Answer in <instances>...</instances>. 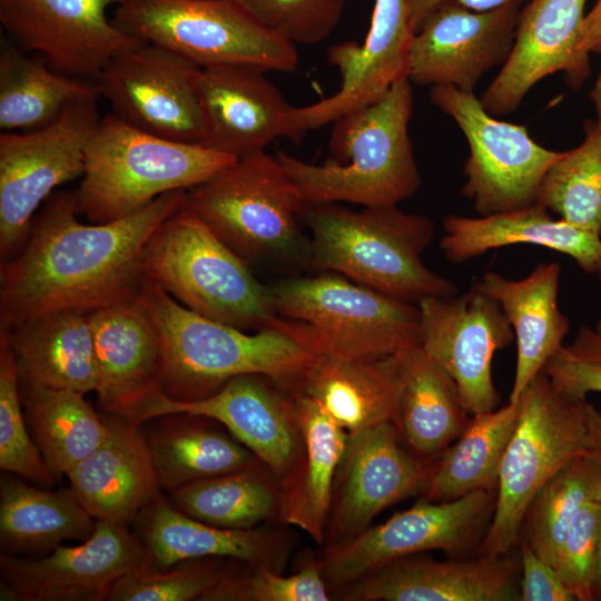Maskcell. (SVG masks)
<instances>
[{
	"mask_svg": "<svg viewBox=\"0 0 601 601\" xmlns=\"http://www.w3.org/2000/svg\"><path fill=\"white\" fill-rule=\"evenodd\" d=\"M185 197L186 190H174L128 217L83 224L76 190L52 194L20 252L1 262L0 329L51 312H90L138 295L145 246Z\"/></svg>",
	"mask_w": 601,
	"mask_h": 601,
	"instance_id": "obj_1",
	"label": "cell"
},
{
	"mask_svg": "<svg viewBox=\"0 0 601 601\" xmlns=\"http://www.w3.org/2000/svg\"><path fill=\"white\" fill-rule=\"evenodd\" d=\"M412 110V82L404 79L333 122L332 157L325 162H306L282 150L276 157L305 204L398 205L422 183L408 132Z\"/></svg>",
	"mask_w": 601,
	"mask_h": 601,
	"instance_id": "obj_2",
	"label": "cell"
},
{
	"mask_svg": "<svg viewBox=\"0 0 601 601\" xmlns=\"http://www.w3.org/2000/svg\"><path fill=\"white\" fill-rule=\"evenodd\" d=\"M139 297L160 335V388L175 401L208 397L243 374L267 375L295 393L318 357L277 328L249 334L205 318L146 278Z\"/></svg>",
	"mask_w": 601,
	"mask_h": 601,
	"instance_id": "obj_3",
	"label": "cell"
},
{
	"mask_svg": "<svg viewBox=\"0 0 601 601\" xmlns=\"http://www.w3.org/2000/svg\"><path fill=\"white\" fill-rule=\"evenodd\" d=\"M302 219L312 233L309 265L414 304L457 294L453 282L422 260L435 233L426 216L397 205L353 210L305 204Z\"/></svg>",
	"mask_w": 601,
	"mask_h": 601,
	"instance_id": "obj_4",
	"label": "cell"
},
{
	"mask_svg": "<svg viewBox=\"0 0 601 601\" xmlns=\"http://www.w3.org/2000/svg\"><path fill=\"white\" fill-rule=\"evenodd\" d=\"M236 159L205 145L151 135L109 114L87 145L77 210L93 224L118 220L164 194L208 180Z\"/></svg>",
	"mask_w": 601,
	"mask_h": 601,
	"instance_id": "obj_5",
	"label": "cell"
},
{
	"mask_svg": "<svg viewBox=\"0 0 601 601\" xmlns=\"http://www.w3.org/2000/svg\"><path fill=\"white\" fill-rule=\"evenodd\" d=\"M285 332L318 356L396 354L421 346V311L341 275L289 277L270 287Z\"/></svg>",
	"mask_w": 601,
	"mask_h": 601,
	"instance_id": "obj_6",
	"label": "cell"
},
{
	"mask_svg": "<svg viewBox=\"0 0 601 601\" xmlns=\"http://www.w3.org/2000/svg\"><path fill=\"white\" fill-rule=\"evenodd\" d=\"M142 272L191 312L246 332L270 328L277 317L270 287L200 218L183 206L151 235Z\"/></svg>",
	"mask_w": 601,
	"mask_h": 601,
	"instance_id": "obj_7",
	"label": "cell"
},
{
	"mask_svg": "<svg viewBox=\"0 0 601 601\" xmlns=\"http://www.w3.org/2000/svg\"><path fill=\"white\" fill-rule=\"evenodd\" d=\"M304 205L276 155L265 150L186 190L184 204L244 260L309 264L311 239L298 226Z\"/></svg>",
	"mask_w": 601,
	"mask_h": 601,
	"instance_id": "obj_8",
	"label": "cell"
},
{
	"mask_svg": "<svg viewBox=\"0 0 601 601\" xmlns=\"http://www.w3.org/2000/svg\"><path fill=\"white\" fill-rule=\"evenodd\" d=\"M520 414L504 453L482 555H506L519 543L528 508L542 486L574 457L588 453L590 437L581 401L561 396L540 372L519 396Z\"/></svg>",
	"mask_w": 601,
	"mask_h": 601,
	"instance_id": "obj_9",
	"label": "cell"
},
{
	"mask_svg": "<svg viewBox=\"0 0 601 601\" xmlns=\"http://www.w3.org/2000/svg\"><path fill=\"white\" fill-rule=\"evenodd\" d=\"M115 23L199 67L242 63L290 72L297 47L272 32L234 0H121Z\"/></svg>",
	"mask_w": 601,
	"mask_h": 601,
	"instance_id": "obj_10",
	"label": "cell"
},
{
	"mask_svg": "<svg viewBox=\"0 0 601 601\" xmlns=\"http://www.w3.org/2000/svg\"><path fill=\"white\" fill-rule=\"evenodd\" d=\"M430 100L457 124L466 138L469 157L461 193L480 216L535 203L545 173L562 151L538 144L524 126L489 114L474 92L433 86Z\"/></svg>",
	"mask_w": 601,
	"mask_h": 601,
	"instance_id": "obj_11",
	"label": "cell"
},
{
	"mask_svg": "<svg viewBox=\"0 0 601 601\" xmlns=\"http://www.w3.org/2000/svg\"><path fill=\"white\" fill-rule=\"evenodd\" d=\"M97 98L70 104L49 126L0 135V257L23 247L40 204L82 176L87 145L100 120Z\"/></svg>",
	"mask_w": 601,
	"mask_h": 601,
	"instance_id": "obj_12",
	"label": "cell"
},
{
	"mask_svg": "<svg viewBox=\"0 0 601 601\" xmlns=\"http://www.w3.org/2000/svg\"><path fill=\"white\" fill-rule=\"evenodd\" d=\"M495 491L481 490L456 500L432 502L422 497L357 536L325 544L321 554L323 577L339 590L383 565L431 550L460 554L481 543L493 515Z\"/></svg>",
	"mask_w": 601,
	"mask_h": 601,
	"instance_id": "obj_13",
	"label": "cell"
},
{
	"mask_svg": "<svg viewBox=\"0 0 601 601\" xmlns=\"http://www.w3.org/2000/svg\"><path fill=\"white\" fill-rule=\"evenodd\" d=\"M168 414L201 415L220 423L278 483L295 471L303 453L295 395L267 375L235 376L210 396L191 402L175 401L156 387L120 416L141 426Z\"/></svg>",
	"mask_w": 601,
	"mask_h": 601,
	"instance_id": "obj_14",
	"label": "cell"
},
{
	"mask_svg": "<svg viewBox=\"0 0 601 601\" xmlns=\"http://www.w3.org/2000/svg\"><path fill=\"white\" fill-rule=\"evenodd\" d=\"M200 70L177 52L145 42L114 58L95 85L111 114L126 124L165 139L204 145Z\"/></svg>",
	"mask_w": 601,
	"mask_h": 601,
	"instance_id": "obj_15",
	"label": "cell"
},
{
	"mask_svg": "<svg viewBox=\"0 0 601 601\" xmlns=\"http://www.w3.org/2000/svg\"><path fill=\"white\" fill-rule=\"evenodd\" d=\"M121 0H0V22L16 45L36 51L56 71L96 82L117 56L146 41L107 12Z\"/></svg>",
	"mask_w": 601,
	"mask_h": 601,
	"instance_id": "obj_16",
	"label": "cell"
},
{
	"mask_svg": "<svg viewBox=\"0 0 601 601\" xmlns=\"http://www.w3.org/2000/svg\"><path fill=\"white\" fill-rule=\"evenodd\" d=\"M148 562L146 549L127 524L96 520L92 534L76 546L56 545L38 559L0 554L1 600L101 601L126 573Z\"/></svg>",
	"mask_w": 601,
	"mask_h": 601,
	"instance_id": "obj_17",
	"label": "cell"
},
{
	"mask_svg": "<svg viewBox=\"0 0 601 601\" xmlns=\"http://www.w3.org/2000/svg\"><path fill=\"white\" fill-rule=\"evenodd\" d=\"M421 311V348L455 381L470 415L497 408L492 377L495 352L514 341L500 305L474 286L447 297H427Z\"/></svg>",
	"mask_w": 601,
	"mask_h": 601,
	"instance_id": "obj_18",
	"label": "cell"
},
{
	"mask_svg": "<svg viewBox=\"0 0 601 601\" xmlns=\"http://www.w3.org/2000/svg\"><path fill=\"white\" fill-rule=\"evenodd\" d=\"M403 443L392 422L348 434L335 477L324 544L357 536L386 508L423 493L437 459L422 460Z\"/></svg>",
	"mask_w": 601,
	"mask_h": 601,
	"instance_id": "obj_19",
	"label": "cell"
},
{
	"mask_svg": "<svg viewBox=\"0 0 601 601\" xmlns=\"http://www.w3.org/2000/svg\"><path fill=\"white\" fill-rule=\"evenodd\" d=\"M414 35L411 0H375L371 26L362 43L349 40L327 49V61L338 70L341 86L327 98L294 107L292 140L298 142L308 130L333 124L375 102L393 85L408 79Z\"/></svg>",
	"mask_w": 601,
	"mask_h": 601,
	"instance_id": "obj_20",
	"label": "cell"
},
{
	"mask_svg": "<svg viewBox=\"0 0 601 601\" xmlns=\"http://www.w3.org/2000/svg\"><path fill=\"white\" fill-rule=\"evenodd\" d=\"M521 9L504 6L479 11L443 0L414 35L408 80L474 92L483 76L509 58Z\"/></svg>",
	"mask_w": 601,
	"mask_h": 601,
	"instance_id": "obj_21",
	"label": "cell"
},
{
	"mask_svg": "<svg viewBox=\"0 0 601 601\" xmlns=\"http://www.w3.org/2000/svg\"><path fill=\"white\" fill-rule=\"evenodd\" d=\"M587 0H530L520 12L511 53L480 100L495 117L518 109L542 79L563 72L580 88L590 75V57L580 49Z\"/></svg>",
	"mask_w": 601,
	"mask_h": 601,
	"instance_id": "obj_22",
	"label": "cell"
},
{
	"mask_svg": "<svg viewBox=\"0 0 601 601\" xmlns=\"http://www.w3.org/2000/svg\"><path fill=\"white\" fill-rule=\"evenodd\" d=\"M250 65L203 67L198 80L206 124L205 146L240 158L263 151L277 138H292L290 106L266 77Z\"/></svg>",
	"mask_w": 601,
	"mask_h": 601,
	"instance_id": "obj_23",
	"label": "cell"
},
{
	"mask_svg": "<svg viewBox=\"0 0 601 601\" xmlns=\"http://www.w3.org/2000/svg\"><path fill=\"white\" fill-rule=\"evenodd\" d=\"M509 554L437 561L410 555L337 590L346 601H520Z\"/></svg>",
	"mask_w": 601,
	"mask_h": 601,
	"instance_id": "obj_24",
	"label": "cell"
},
{
	"mask_svg": "<svg viewBox=\"0 0 601 601\" xmlns=\"http://www.w3.org/2000/svg\"><path fill=\"white\" fill-rule=\"evenodd\" d=\"M96 364L98 403L121 415L156 387L162 365L158 328L139 294L88 312Z\"/></svg>",
	"mask_w": 601,
	"mask_h": 601,
	"instance_id": "obj_25",
	"label": "cell"
},
{
	"mask_svg": "<svg viewBox=\"0 0 601 601\" xmlns=\"http://www.w3.org/2000/svg\"><path fill=\"white\" fill-rule=\"evenodd\" d=\"M148 563L168 568L179 562L221 558L266 565L283 572L290 552L289 535L269 525L233 530L198 521L161 494L136 518Z\"/></svg>",
	"mask_w": 601,
	"mask_h": 601,
	"instance_id": "obj_26",
	"label": "cell"
},
{
	"mask_svg": "<svg viewBox=\"0 0 601 601\" xmlns=\"http://www.w3.org/2000/svg\"><path fill=\"white\" fill-rule=\"evenodd\" d=\"M106 421V440L67 476L77 499L96 520L128 524L161 489L140 426L116 414H108Z\"/></svg>",
	"mask_w": 601,
	"mask_h": 601,
	"instance_id": "obj_27",
	"label": "cell"
},
{
	"mask_svg": "<svg viewBox=\"0 0 601 601\" xmlns=\"http://www.w3.org/2000/svg\"><path fill=\"white\" fill-rule=\"evenodd\" d=\"M561 265L542 263L521 279L486 272L473 285L494 299L505 314L516 342V366L509 401L519 398L562 346L570 319L558 303Z\"/></svg>",
	"mask_w": 601,
	"mask_h": 601,
	"instance_id": "obj_28",
	"label": "cell"
},
{
	"mask_svg": "<svg viewBox=\"0 0 601 601\" xmlns=\"http://www.w3.org/2000/svg\"><path fill=\"white\" fill-rule=\"evenodd\" d=\"M401 385L402 352L318 356L297 392L314 400L348 434H355L394 422Z\"/></svg>",
	"mask_w": 601,
	"mask_h": 601,
	"instance_id": "obj_29",
	"label": "cell"
},
{
	"mask_svg": "<svg viewBox=\"0 0 601 601\" xmlns=\"http://www.w3.org/2000/svg\"><path fill=\"white\" fill-rule=\"evenodd\" d=\"M443 229L440 247L452 263H463L495 248L530 244L570 256L588 274L595 273L601 264V236L554 219L536 203L480 217L451 214L444 218Z\"/></svg>",
	"mask_w": 601,
	"mask_h": 601,
	"instance_id": "obj_30",
	"label": "cell"
},
{
	"mask_svg": "<svg viewBox=\"0 0 601 601\" xmlns=\"http://www.w3.org/2000/svg\"><path fill=\"white\" fill-rule=\"evenodd\" d=\"M0 343L11 349L21 383L96 392L98 375L88 312L40 315L0 329Z\"/></svg>",
	"mask_w": 601,
	"mask_h": 601,
	"instance_id": "obj_31",
	"label": "cell"
},
{
	"mask_svg": "<svg viewBox=\"0 0 601 601\" xmlns=\"http://www.w3.org/2000/svg\"><path fill=\"white\" fill-rule=\"evenodd\" d=\"M295 406L303 453L280 489L279 522L295 525L324 544L334 483L348 433L307 395L296 392Z\"/></svg>",
	"mask_w": 601,
	"mask_h": 601,
	"instance_id": "obj_32",
	"label": "cell"
},
{
	"mask_svg": "<svg viewBox=\"0 0 601 601\" xmlns=\"http://www.w3.org/2000/svg\"><path fill=\"white\" fill-rule=\"evenodd\" d=\"M155 423L145 442L161 490L250 467L262 462L220 423L191 414H168Z\"/></svg>",
	"mask_w": 601,
	"mask_h": 601,
	"instance_id": "obj_33",
	"label": "cell"
},
{
	"mask_svg": "<svg viewBox=\"0 0 601 601\" xmlns=\"http://www.w3.org/2000/svg\"><path fill=\"white\" fill-rule=\"evenodd\" d=\"M452 376L420 346L402 352V385L393 424L417 457L435 461L470 418Z\"/></svg>",
	"mask_w": 601,
	"mask_h": 601,
	"instance_id": "obj_34",
	"label": "cell"
},
{
	"mask_svg": "<svg viewBox=\"0 0 601 601\" xmlns=\"http://www.w3.org/2000/svg\"><path fill=\"white\" fill-rule=\"evenodd\" d=\"M93 82L53 70L43 57L32 58L1 38L0 128L29 132L55 122L72 102L98 97Z\"/></svg>",
	"mask_w": 601,
	"mask_h": 601,
	"instance_id": "obj_35",
	"label": "cell"
},
{
	"mask_svg": "<svg viewBox=\"0 0 601 601\" xmlns=\"http://www.w3.org/2000/svg\"><path fill=\"white\" fill-rule=\"evenodd\" d=\"M96 519L69 489L56 491L2 476L0 540L11 551H51L65 540L86 541Z\"/></svg>",
	"mask_w": 601,
	"mask_h": 601,
	"instance_id": "obj_36",
	"label": "cell"
},
{
	"mask_svg": "<svg viewBox=\"0 0 601 601\" xmlns=\"http://www.w3.org/2000/svg\"><path fill=\"white\" fill-rule=\"evenodd\" d=\"M519 414L516 400L501 408L471 415L464 432L435 461L423 497L446 502L475 491H495Z\"/></svg>",
	"mask_w": 601,
	"mask_h": 601,
	"instance_id": "obj_37",
	"label": "cell"
},
{
	"mask_svg": "<svg viewBox=\"0 0 601 601\" xmlns=\"http://www.w3.org/2000/svg\"><path fill=\"white\" fill-rule=\"evenodd\" d=\"M21 384V400L35 442L55 476L67 475L106 440V417L80 392Z\"/></svg>",
	"mask_w": 601,
	"mask_h": 601,
	"instance_id": "obj_38",
	"label": "cell"
},
{
	"mask_svg": "<svg viewBox=\"0 0 601 601\" xmlns=\"http://www.w3.org/2000/svg\"><path fill=\"white\" fill-rule=\"evenodd\" d=\"M168 501L180 512L224 529L249 530L279 522V483L263 462L187 484L169 493Z\"/></svg>",
	"mask_w": 601,
	"mask_h": 601,
	"instance_id": "obj_39",
	"label": "cell"
},
{
	"mask_svg": "<svg viewBox=\"0 0 601 601\" xmlns=\"http://www.w3.org/2000/svg\"><path fill=\"white\" fill-rule=\"evenodd\" d=\"M599 497L601 464L588 452L570 461L536 493L525 513L520 539L555 566L572 520L588 501Z\"/></svg>",
	"mask_w": 601,
	"mask_h": 601,
	"instance_id": "obj_40",
	"label": "cell"
},
{
	"mask_svg": "<svg viewBox=\"0 0 601 601\" xmlns=\"http://www.w3.org/2000/svg\"><path fill=\"white\" fill-rule=\"evenodd\" d=\"M536 204L559 218L601 236V126L584 124V139L545 173Z\"/></svg>",
	"mask_w": 601,
	"mask_h": 601,
	"instance_id": "obj_41",
	"label": "cell"
},
{
	"mask_svg": "<svg viewBox=\"0 0 601 601\" xmlns=\"http://www.w3.org/2000/svg\"><path fill=\"white\" fill-rule=\"evenodd\" d=\"M233 560L219 581L200 601H328L331 590L319 559L306 561L299 570L284 575L266 565Z\"/></svg>",
	"mask_w": 601,
	"mask_h": 601,
	"instance_id": "obj_42",
	"label": "cell"
},
{
	"mask_svg": "<svg viewBox=\"0 0 601 601\" xmlns=\"http://www.w3.org/2000/svg\"><path fill=\"white\" fill-rule=\"evenodd\" d=\"M20 386L14 356L0 343V467L35 485L52 486L57 477L28 432Z\"/></svg>",
	"mask_w": 601,
	"mask_h": 601,
	"instance_id": "obj_43",
	"label": "cell"
},
{
	"mask_svg": "<svg viewBox=\"0 0 601 601\" xmlns=\"http://www.w3.org/2000/svg\"><path fill=\"white\" fill-rule=\"evenodd\" d=\"M221 558L187 560L168 568L148 562L122 575L111 588L109 601L200 600L221 578Z\"/></svg>",
	"mask_w": 601,
	"mask_h": 601,
	"instance_id": "obj_44",
	"label": "cell"
},
{
	"mask_svg": "<svg viewBox=\"0 0 601 601\" xmlns=\"http://www.w3.org/2000/svg\"><path fill=\"white\" fill-rule=\"evenodd\" d=\"M260 24L295 45H316L338 24L347 0H234Z\"/></svg>",
	"mask_w": 601,
	"mask_h": 601,
	"instance_id": "obj_45",
	"label": "cell"
},
{
	"mask_svg": "<svg viewBox=\"0 0 601 601\" xmlns=\"http://www.w3.org/2000/svg\"><path fill=\"white\" fill-rule=\"evenodd\" d=\"M601 534V497L588 501L572 520L555 570L575 600L592 601Z\"/></svg>",
	"mask_w": 601,
	"mask_h": 601,
	"instance_id": "obj_46",
	"label": "cell"
},
{
	"mask_svg": "<svg viewBox=\"0 0 601 601\" xmlns=\"http://www.w3.org/2000/svg\"><path fill=\"white\" fill-rule=\"evenodd\" d=\"M543 372L553 388L571 402L587 400L589 393H601V362L579 357L565 346L551 356Z\"/></svg>",
	"mask_w": 601,
	"mask_h": 601,
	"instance_id": "obj_47",
	"label": "cell"
},
{
	"mask_svg": "<svg viewBox=\"0 0 601 601\" xmlns=\"http://www.w3.org/2000/svg\"><path fill=\"white\" fill-rule=\"evenodd\" d=\"M520 601H574L575 597L552 564L539 556L522 539L519 541Z\"/></svg>",
	"mask_w": 601,
	"mask_h": 601,
	"instance_id": "obj_48",
	"label": "cell"
},
{
	"mask_svg": "<svg viewBox=\"0 0 601 601\" xmlns=\"http://www.w3.org/2000/svg\"><path fill=\"white\" fill-rule=\"evenodd\" d=\"M443 0H411L412 3V17L415 32L420 29L423 21L427 16L439 6ZM463 6L479 10H492L504 6H520L523 7L530 0H456Z\"/></svg>",
	"mask_w": 601,
	"mask_h": 601,
	"instance_id": "obj_49",
	"label": "cell"
},
{
	"mask_svg": "<svg viewBox=\"0 0 601 601\" xmlns=\"http://www.w3.org/2000/svg\"><path fill=\"white\" fill-rule=\"evenodd\" d=\"M581 51L589 56L601 53V0H597L585 13L580 39Z\"/></svg>",
	"mask_w": 601,
	"mask_h": 601,
	"instance_id": "obj_50",
	"label": "cell"
},
{
	"mask_svg": "<svg viewBox=\"0 0 601 601\" xmlns=\"http://www.w3.org/2000/svg\"><path fill=\"white\" fill-rule=\"evenodd\" d=\"M568 348L577 356L601 362V338L590 327H581Z\"/></svg>",
	"mask_w": 601,
	"mask_h": 601,
	"instance_id": "obj_51",
	"label": "cell"
},
{
	"mask_svg": "<svg viewBox=\"0 0 601 601\" xmlns=\"http://www.w3.org/2000/svg\"><path fill=\"white\" fill-rule=\"evenodd\" d=\"M581 410L589 431V453L601 464V412L587 400L581 401Z\"/></svg>",
	"mask_w": 601,
	"mask_h": 601,
	"instance_id": "obj_52",
	"label": "cell"
},
{
	"mask_svg": "<svg viewBox=\"0 0 601 601\" xmlns=\"http://www.w3.org/2000/svg\"><path fill=\"white\" fill-rule=\"evenodd\" d=\"M590 98L597 112V122L601 126V69L590 91Z\"/></svg>",
	"mask_w": 601,
	"mask_h": 601,
	"instance_id": "obj_53",
	"label": "cell"
},
{
	"mask_svg": "<svg viewBox=\"0 0 601 601\" xmlns=\"http://www.w3.org/2000/svg\"><path fill=\"white\" fill-rule=\"evenodd\" d=\"M593 599L601 600V534H600V543H599L597 572H595V579H594V584H593Z\"/></svg>",
	"mask_w": 601,
	"mask_h": 601,
	"instance_id": "obj_54",
	"label": "cell"
},
{
	"mask_svg": "<svg viewBox=\"0 0 601 601\" xmlns=\"http://www.w3.org/2000/svg\"><path fill=\"white\" fill-rule=\"evenodd\" d=\"M601 285V264L598 266L595 273ZM598 336L601 338V312L599 314L595 327L593 328Z\"/></svg>",
	"mask_w": 601,
	"mask_h": 601,
	"instance_id": "obj_55",
	"label": "cell"
}]
</instances>
